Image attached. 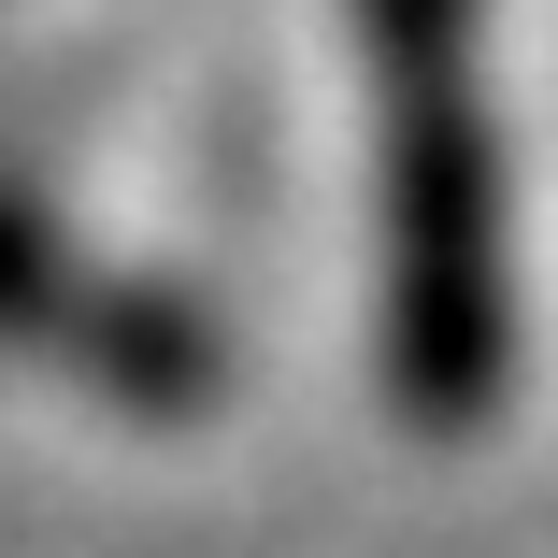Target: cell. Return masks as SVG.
I'll use <instances>...</instances> for the list:
<instances>
[{"instance_id":"6da1fadb","label":"cell","mask_w":558,"mask_h":558,"mask_svg":"<svg viewBox=\"0 0 558 558\" xmlns=\"http://www.w3.org/2000/svg\"><path fill=\"white\" fill-rule=\"evenodd\" d=\"M0 344H58V359H86L116 401H158V415H186L215 387V329L186 301L130 287V272H86L29 201H0Z\"/></svg>"}]
</instances>
